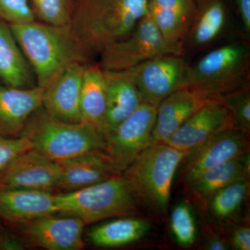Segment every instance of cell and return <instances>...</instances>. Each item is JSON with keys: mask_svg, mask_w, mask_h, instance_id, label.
Segmentation results:
<instances>
[{"mask_svg": "<svg viewBox=\"0 0 250 250\" xmlns=\"http://www.w3.org/2000/svg\"><path fill=\"white\" fill-rule=\"evenodd\" d=\"M9 25L40 88L45 89L72 64L91 62L70 25L37 21Z\"/></svg>", "mask_w": 250, "mask_h": 250, "instance_id": "6da1fadb", "label": "cell"}, {"mask_svg": "<svg viewBox=\"0 0 250 250\" xmlns=\"http://www.w3.org/2000/svg\"><path fill=\"white\" fill-rule=\"evenodd\" d=\"M148 0H74L70 26L90 59L127 37L147 11Z\"/></svg>", "mask_w": 250, "mask_h": 250, "instance_id": "7a4b0ae2", "label": "cell"}, {"mask_svg": "<svg viewBox=\"0 0 250 250\" xmlns=\"http://www.w3.org/2000/svg\"><path fill=\"white\" fill-rule=\"evenodd\" d=\"M20 137L29 140L32 149L54 162L105 147L104 138L93 125L59 121L42 106L28 118Z\"/></svg>", "mask_w": 250, "mask_h": 250, "instance_id": "3957f363", "label": "cell"}, {"mask_svg": "<svg viewBox=\"0 0 250 250\" xmlns=\"http://www.w3.org/2000/svg\"><path fill=\"white\" fill-rule=\"evenodd\" d=\"M188 152L163 143H154L145 149L122 174L136 201L156 213H164L176 170Z\"/></svg>", "mask_w": 250, "mask_h": 250, "instance_id": "277c9868", "label": "cell"}, {"mask_svg": "<svg viewBox=\"0 0 250 250\" xmlns=\"http://www.w3.org/2000/svg\"><path fill=\"white\" fill-rule=\"evenodd\" d=\"M250 47L232 42L217 47L188 65L184 88L220 96L250 86Z\"/></svg>", "mask_w": 250, "mask_h": 250, "instance_id": "5b68a950", "label": "cell"}, {"mask_svg": "<svg viewBox=\"0 0 250 250\" xmlns=\"http://www.w3.org/2000/svg\"><path fill=\"white\" fill-rule=\"evenodd\" d=\"M55 201L58 213L77 217L85 225L138 213L137 201L123 174L80 190L55 194Z\"/></svg>", "mask_w": 250, "mask_h": 250, "instance_id": "8992f818", "label": "cell"}, {"mask_svg": "<svg viewBox=\"0 0 250 250\" xmlns=\"http://www.w3.org/2000/svg\"><path fill=\"white\" fill-rule=\"evenodd\" d=\"M183 47L169 44L155 23L146 14L132 32L106 47L100 54V67L108 71H123L151 59L165 55H182Z\"/></svg>", "mask_w": 250, "mask_h": 250, "instance_id": "52a82bcc", "label": "cell"}, {"mask_svg": "<svg viewBox=\"0 0 250 250\" xmlns=\"http://www.w3.org/2000/svg\"><path fill=\"white\" fill-rule=\"evenodd\" d=\"M156 108L143 103L116 129L104 136L103 152L118 174L123 172L151 145Z\"/></svg>", "mask_w": 250, "mask_h": 250, "instance_id": "ba28073f", "label": "cell"}, {"mask_svg": "<svg viewBox=\"0 0 250 250\" xmlns=\"http://www.w3.org/2000/svg\"><path fill=\"white\" fill-rule=\"evenodd\" d=\"M188 64L182 55L162 56L126 70L143 103L157 108L164 99L184 88Z\"/></svg>", "mask_w": 250, "mask_h": 250, "instance_id": "9c48e42d", "label": "cell"}, {"mask_svg": "<svg viewBox=\"0 0 250 250\" xmlns=\"http://www.w3.org/2000/svg\"><path fill=\"white\" fill-rule=\"evenodd\" d=\"M85 223L72 215H43L13 225L24 243L49 250H81Z\"/></svg>", "mask_w": 250, "mask_h": 250, "instance_id": "30bf717a", "label": "cell"}, {"mask_svg": "<svg viewBox=\"0 0 250 250\" xmlns=\"http://www.w3.org/2000/svg\"><path fill=\"white\" fill-rule=\"evenodd\" d=\"M249 134L228 128L206 140L188 151L184 158L182 178L190 186L207 171L237 156L249 152Z\"/></svg>", "mask_w": 250, "mask_h": 250, "instance_id": "8fae6325", "label": "cell"}, {"mask_svg": "<svg viewBox=\"0 0 250 250\" xmlns=\"http://www.w3.org/2000/svg\"><path fill=\"white\" fill-rule=\"evenodd\" d=\"M60 167L57 162L31 149L21 153L0 172V189L58 190Z\"/></svg>", "mask_w": 250, "mask_h": 250, "instance_id": "7c38bea8", "label": "cell"}, {"mask_svg": "<svg viewBox=\"0 0 250 250\" xmlns=\"http://www.w3.org/2000/svg\"><path fill=\"white\" fill-rule=\"evenodd\" d=\"M228 128H233L228 108L218 97H212L163 143L190 151Z\"/></svg>", "mask_w": 250, "mask_h": 250, "instance_id": "4fadbf2b", "label": "cell"}, {"mask_svg": "<svg viewBox=\"0 0 250 250\" xmlns=\"http://www.w3.org/2000/svg\"><path fill=\"white\" fill-rule=\"evenodd\" d=\"M85 65L72 64L44 89L42 107L57 120L81 123V89Z\"/></svg>", "mask_w": 250, "mask_h": 250, "instance_id": "5bb4252c", "label": "cell"}, {"mask_svg": "<svg viewBox=\"0 0 250 250\" xmlns=\"http://www.w3.org/2000/svg\"><path fill=\"white\" fill-rule=\"evenodd\" d=\"M212 97L192 88H180L171 93L156 108L151 145L164 143Z\"/></svg>", "mask_w": 250, "mask_h": 250, "instance_id": "9a60e30c", "label": "cell"}, {"mask_svg": "<svg viewBox=\"0 0 250 250\" xmlns=\"http://www.w3.org/2000/svg\"><path fill=\"white\" fill-rule=\"evenodd\" d=\"M43 88H14L0 83V137L18 138L29 116L42 106Z\"/></svg>", "mask_w": 250, "mask_h": 250, "instance_id": "2e32d148", "label": "cell"}, {"mask_svg": "<svg viewBox=\"0 0 250 250\" xmlns=\"http://www.w3.org/2000/svg\"><path fill=\"white\" fill-rule=\"evenodd\" d=\"M53 192L27 188L0 189V218L13 225L57 214Z\"/></svg>", "mask_w": 250, "mask_h": 250, "instance_id": "e0dca14e", "label": "cell"}, {"mask_svg": "<svg viewBox=\"0 0 250 250\" xmlns=\"http://www.w3.org/2000/svg\"><path fill=\"white\" fill-rule=\"evenodd\" d=\"M104 75L106 101L101 133L104 138L129 117L143 100L126 70H104Z\"/></svg>", "mask_w": 250, "mask_h": 250, "instance_id": "ac0fdd59", "label": "cell"}, {"mask_svg": "<svg viewBox=\"0 0 250 250\" xmlns=\"http://www.w3.org/2000/svg\"><path fill=\"white\" fill-rule=\"evenodd\" d=\"M60 167L58 190L74 191L118 175L103 151L86 153L57 162Z\"/></svg>", "mask_w": 250, "mask_h": 250, "instance_id": "d6986e66", "label": "cell"}, {"mask_svg": "<svg viewBox=\"0 0 250 250\" xmlns=\"http://www.w3.org/2000/svg\"><path fill=\"white\" fill-rule=\"evenodd\" d=\"M196 13V0H148L147 14L166 41L177 47L184 48Z\"/></svg>", "mask_w": 250, "mask_h": 250, "instance_id": "ffe728a7", "label": "cell"}, {"mask_svg": "<svg viewBox=\"0 0 250 250\" xmlns=\"http://www.w3.org/2000/svg\"><path fill=\"white\" fill-rule=\"evenodd\" d=\"M0 83L27 88L36 86L35 75L9 24L0 20Z\"/></svg>", "mask_w": 250, "mask_h": 250, "instance_id": "44dd1931", "label": "cell"}, {"mask_svg": "<svg viewBox=\"0 0 250 250\" xmlns=\"http://www.w3.org/2000/svg\"><path fill=\"white\" fill-rule=\"evenodd\" d=\"M225 0H197V13L184 42V47L200 49L214 42L228 24Z\"/></svg>", "mask_w": 250, "mask_h": 250, "instance_id": "7402d4cb", "label": "cell"}, {"mask_svg": "<svg viewBox=\"0 0 250 250\" xmlns=\"http://www.w3.org/2000/svg\"><path fill=\"white\" fill-rule=\"evenodd\" d=\"M249 152L215 166L190 184L191 193L204 203L215 192L235 182L249 180Z\"/></svg>", "mask_w": 250, "mask_h": 250, "instance_id": "603a6c76", "label": "cell"}, {"mask_svg": "<svg viewBox=\"0 0 250 250\" xmlns=\"http://www.w3.org/2000/svg\"><path fill=\"white\" fill-rule=\"evenodd\" d=\"M106 101L104 70L98 62H89L85 67L81 89V123L93 125L101 132Z\"/></svg>", "mask_w": 250, "mask_h": 250, "instance_id": "cb8c5ba5", "label": "cell"}, {"mask_svg": "<svg viewBox=\"0 0 250 250\" xmlns=\"http://www.w3.org/2000/svg\"><path fill=\"white\" fill-rule=\"evenodd\" d=\"M151 224L138 218L117 219L90 229L88 236L93 246L118 248L139 241L149 232Z\"/></svg>", "mask_w": 250, "mask_h": 250, "instance_id": "d4e9b609", "label": "cell"}, {"mask_svg": "<svg viewBox=\"0 0 250 250\" xmlns=\"http://www.w3.org/2000/svg\"><path fill=\"white\" fill-rule=\"evenodd\" d=\"M249 191V180L240 181L220 189L203 204L212 220L225 222L236 214Z\"/></svg>", "mask_w": 250, "mask_h": 250, "instance_id": "484cf974", "label": "cell"}, {"mask_svg": "<svg viewBox=\"0 0 250 250\" xmlns=\"http://www.w3.org/2000/svg\"><path fill=\"white\" fill-rule=\"evenodd\" d=\"M28 1L36 21L56 27H65L71 23L74 0Z\"/></svg>", "mask_w": 250, "mask_h": 250, "instance_id": "4316f807", "label": "cell"}, {"mask_svg": "<svg viewBox=\"0 0 250 250\" xmlns=\"http://www.w3.org/2000/svg\"><path fill=\"white\" fill-rule=\"evenodd\" d=\"M170 228L179 246L183 248L193 246L197 238L196 221L187 202H179L174 207L171 213Z\"/></svg>", "mask_w": 250, "mask_h": 250, "instance_id": "83f0119b", "label": "cell"}, {"mask_svg": "<svg viewBox=\"0 0 250 250\" xmlns=\"http://www.w3.org/2000/svg\"><path fill=\"white\" fill-rule=\"evenodd\" d=\"M218 97L228 108L234 129L250 133V88L245 87Z\"/></svg>", "mask_w": 250, "mask_h": 250, "instance_id": "f1b7e54d", "label": "cell"}, {"mask_svg": "<svg viewBox=\"0 0 250 250\" xmlns=\"http://www.w3.org/2000/svg\"><path fill=\"white\" fill-rule=\"evenodd\" d=\"M0 20L9 24L36 21L28 0H0Z\"/></svg>", "mask_w": 250, "mask_h": 250, "instance_id": "f546056e", "label": "cell"}, {"mask_svg": "<svg viewBox=\"0 0 250 250\" xmlns=\"http://www.w3.org/2000/svg\"><path fill=\"white\" fill-rule=\"evenodd\" d=\"M32 149V144L24 137H0V172H1L16 156Z\"/></svg>", "mask_w": 250, "mask_h": 250, "instance_id": "4dcf8cb0", "label": "cell"}, {"mask_svg": "<svg viewBox=\"0 0 250 250\" xmlns=\"http://www.w3.org/2000/svg\"><path fill=\"white\" fill-rule=\"evenodd\" d=\"M229 243L234 249L250 250V227L248 225H239L233 228L230 233Z\"/></svg>", "mask_w": 250, "mask_h": 250, "instance_id": "1f68e13d", "label": "cell"}, {"mask_svg": "<svg viewBox=\"0 0 250 250\" xmlns=\"http://www.w3.org/2000/svg\"><path fill=\"white\" fill-rule=\"evenodd\" d=\"M204 249L208 250H227L231 248L229 242L225 239L220 233L215 232L208 233L207 231L204 241Z\"/></svg>", "mask_w": 250, "mask_h": 250, "instance_id": "d6a6232c", "label": "cell"}, {"mask_svg": "<svg viewBox=\"0 0 250 250\" xmlns=\"http://www.w3.org/2000/svg\"><path fill=\"white\" fill-rule=\"evenodd\" d=\"M246 36H250V0H234Z\"/></svg>", "mask_w": 250, "mask_h": 250, "instance_id": "836d02e7", "label": "cell"}, {"mask_svg": "<svg viewBox=\"0 0 250 250\" xmlns=\"http://www.w3.org/2000/svg\"><path fill=\"white\" fill-rule=\"evenodd\" d=\"M25 243L22 238L19 239L10 234H0V250H25Z\"/></svg>", "mask_w": 250, "mask_h": 250, "instance_id": "e575fe53", "label": "cell"}]
</instances>
